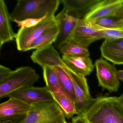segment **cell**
I'll return each mask as SVG.
<instances>
[{
    "label": "cell",
    "instance_id": "1f68e13d",
    "mask_svg": "<svg viewBox=\"0 0 123 123\" xmlns=\"http://www.w3.org/2000/svg\"><path fill=\"white\" fill-rule=\"evenodd\" d=\"M123 28V27H122V28Z\"/></svg>",
    "mask_w": 123,
    "mask_h": 123
},
{
    "label": "cell",
    "instance_id": "4fadbf2b",
    "mask_svg": "<svg viewBox=\"0 0 123 123\" xmlns=\"http://www.w3.org/2000/svg\"><path fill=\"white\" fill-rule=\"evenodd\" d=\"M100 49L103 58L114 64L123 65V38L105 39Z\"/></svg>",
    "mask_w": 123,
    "mask_h": 123
},
{
    "label": "cell",
    "instance_id": "8992f818",
    "mask_svg": "<svg viewBox=\"0 0 123 123\" xmlns=\"http://www.w3.org/2000/svg\"><path fill=\"white\" fill-rule=\"evenodd\" d=\"M64 70L69 75L73 85L75 95L76 114L82 115L90 108L95 98L91 95L85 77L80 75L68 69Z\"/></svg>",
    "mask_w": 123,
    "mask_h": 123
},
{
    "label": "cell",
    "instance_id": "e0dca14e",
    "mask_svg": "<svg viewBox=\"0 0 123 123\" xmlns=\"http://www.w3.org/2000/svg\"><path fill=\"white\" fill-rule=\"evenodd\" d=\"M97 0H62L63 10L68 15L78 19L82 18Z\"/></svg>",
    "mask_w": 123,
    "mask_h": 123
},
{
    "label": "cell",
    "instance_id": "83f0119b",
    "mask_svg": "<svg viewBox=\"0 0 123 123\" xmlns=\"http://www.w3.org/2000/svg\"><path fill=\"white\" fill-rule=\"evenodd\" d=\"M114 17L119 18H123V0L121 6L117 12Z\"/></svg>",
    "mask_w": 123,
    "mask_h": 123
},
{
    "label": "cell",
    "instance_id": "d6986e66",
    "mask_svg": "<svg viewBox=\"0 0 123 123\" xmlns=\"http://www.w3.org/2000/svg\"><path fill=\"white\" fill-rule=\"evenodd\" d=\"M58 49L62 55L73 56H89L88 48L79 44L72 38L64 42L59 46Z\"/></svg>",
    "mask_w": 123,
    "mask_h": 123
},
{
    "label": "cell",
    "instance_id": "d4e9b609",
    "mask_svg": "<svg viewBox=\"0 0 123 123\" xmlns=\"http://www.w3.org/2000/svg\"><path fill=\"white\" fill-rule=\"evenodd\" d=\"M27 115L0 117V123H21Z\"/></svg>",
    "mask_w": 123,
    "mask_h": 123
},
{
    "label": "cell",
    "instance_id": "ba28073f",
    "mask_svg": "<svg viewBox=\"0 0 123 123\" xmlns=\"http://www.w3.org/2000/svg\"><path fill=\"white\" fill-rule=\"evenodd\" d=\"M123 0H97L86 13L83 19L93 23L105 17H114Z\"/></svg>",
    "mask_w": 123,
    "mask_h": 123
},
{
    "label": "cell",
    "instance_id": "ffe728a7",
    "mask_svg": "<svg viewBox=\"0 0 123 123\" xmlns=\"http://www.w3.org/2000/svg\"><path fill=\"white\" fill-rule=\"evenodd\" d=\"M55 101L60 106L66 117L70 119L76 114L75 102L67 93L52 94Z\"/></svg>",
    "mask_w": 123,
    "mask_h": 123
},
{
    "label": "cell",
    "instance_id": "4316f807",
    "mask_svg": "<svg viewBox=\"0 0 123 123\" xmlns=\"http://www.w3.org/2000/svg\"><path fill=\"white\" fill-rule=\"evenodd\" d=\"M70 123H87L81 115H77L71 119Z\"/></svg>",
    "mask_w": 123,
    "mask_h": 123
},
{
    "label": "cell",
    "instance_id": "30bf717a",
    "mask_svg": "<svg viewBox=\"0 0 123 123\" xmlns=\"http://www.w3.org/2000/svg\"><path fill=\"white\" fill-rule=\"evenodd\" d=\"M31 58L34 63L38 65L42 69L60 67L63 69H68L52 44L36 49L31 54Z\"/></svg>",
    "mask_w": 123,
    "mask_h": 123
},
{
    "label": "cell",
    "instance_id": "484cf974",
    "mask_svg": "<svg viewBox=\"0 0 123 123\" xmlns=\"http://www.w3.org/2000/svg\"><path fill=\"white\" fill-rule=\"evenodd\" d=\"M13 71L3 65H0V83L7 80L12 73Z\"/></svg>",
    "mask_w": 123,
    "mask_h": 123
},
{
    "label": "cell",
    "instance_id": "4dcf8cb0",
    "mask_svg": "<svg viewBox=\"0 0 123 123\" xmlns=\"http://www.w3.org/2000/svg\"><path fill=\"white\" fill-rule=\"evenodd\" d=\"M118 98L120 100V101L123 104V93L119 97H118Z\"/></svg>",
    "mask_w": 123,
    "mask_h": 123
},
{
    "label": "cell",
    "instance_id": "3957f363",
    "mask_svg": "<svg viewBox=\"0 0 123 123\" xmlns=\"http://www.w3.org/2000/svg\"><path fill=\"white\" fill-rule=\"evenodd\" d=\"M39 78V75L31 67L17 68L7 80L0 83V99L8 97L18 90L33 86Z\"/></svg>",
    "mask_w": 123,
    "mask_h": 123
},
{
    "label": "cell",
    "instance_id": "f1b7e54d",
    "mask_svg": "<svg viewBox=\"0 0 123 123\" xmlns=\"http://www.w3.org/2000/svg\"><path fill=\"white\" fill-rule=\"evenodd\" d=\"M117 75L119 80L123 82V70H118Z\"/></svg>",
    "mask_w": 123,
    "mask_h": 123
},
{
    "label": "cell",
    "instance_id": "7402d4cb",
    "mask_svg": "<svg viewBox=\"0 0 123 123\" xmlns=\"http://www.w3.org/2000/svg\"><path fill=\"white\" fill-rule=\"evenodd\" d=\"M53 68L56 73L59 81L62 86L75 102V95L73 85L69 75L66 71L62 68L56 67Z\"/></svg>",
    "mask_w": 123,
    "mask_h": 123
},
{
    "label": "cell",
    "instance_id": "cb8c5ba5",
    "mask_svg": "<svg viewBox=\"0 0 123 123\" xmlns=\"http://www.w3.org/2000/svg\"><path fill=\"white\" fill-rule=\"evenodd\" d=\"M95 25L98 30L101 31L105 40L123 38V28L106 29L101 28Z\"/></svg>",
    "mask_w": 123,
    "mask_h": 123
},
{
    "label": "cell",
    "instance_id": "44dd1931",
    "mask_svg": "<svg viewBox=\"0 0 123 123\" xmlns=\"http://www.w3.org/2000/svg\"><path fill=\"white\" fill-rule=\"evenodd\" d=\"M43 75L46 86L51 94L67 93L60 84L53 68H43Z\"/></svg>",
    "mask_w": 123,
    "mask_h": 123
},
{
    "label": "cell",
    "instance_id": "5bb4252c",
    "mask_svg": "<svg viewBox=\"0 0 123 123\" xmlns=\"http://www.w3.org/2000/svg\"><path fill=\"white\" fill-rule=\"evenodd\" d=\"M62 58L68 69L84 77L90 75L95 67L89 56H73L63 55Z\"/></svg>",
    "mask_w": 123,
    "mask_h": 123
},
{
    "label": "cell",
    "instance_id": "603a6c76",
    "mask_svg": "<svg viewBox=\"0 0 123 123\" xmlns=\"http://www.w3.org/2000/svg\"><path fill=\"white\" fill-rule=\"evenodd\" d=\"M92 23L103 28L116 29L123 27V18L115 17H105L98 19Z\"/></svg>",
    "mask_w": 123,
    "mask_h": 123
},
{
    "label": "cell",
    "instance_id": "52a82bcc",
    "mask_svg": "<svg viewBox=\"0 0 123 123\" xmlns=\"http://www.w3.org/2000/svg\"><path fill=\"white\" fill-rule=\"evenodd\" d=\"M95 67L98 82V86L110 93L118 91L120 83L117 77L118 70L113 64H110L103 58L95 62Z\"/></svg>",
    "mask_w": 123,
    "mask_h": 123
},
{
    "label": "cell",
    "instance_id": "8fae6325",
    "mask_svg": "<svg viewBox=\"0 0 123 123\" xmlns=\"http://www.w3.org/2000/svg\"><path fill=\"white\" fill-rule=\"evenodd\" d=\"M8 97L15 98L30 104L55 101L46 86H30L20 89L11 93Z\"/></svg>",
    "mask_w": 123,
    "mask_h": 123
},
{
    "label": "cell",
    "instance_id": "9c48e42d",
    "mask_svg": "<svg viewBox=\"0 0 123 123\" xmlns=\"http://www.w3.org/2000/svg\"><path fill=\"white\" fill-rule=\"evenodd\" d=\"M71 38L88 48L91 43L104 39V37L101 31L93 23L81 18L79 19Z\"/></svg>",
    "mask_w": 123,
    "mask_h": 123
},
{
    "label": "cell",
    "instance_id": "f546056e",
    "mask_svg": "<svg viewBox=\"0 0 123 123\" xmlns=\"http://www.w3.org/2000/svg\"><path fill=\"white\" fill-rule=\"evenodd\" d=\"M57 123H68L66 121V118H64L62 119V120H61L60 121L58 122Z\"/></svg>",
    "mask_w": 123,
    "mask_h": 123
},
{
    "label": "cell",
    "instance_id": "5b68a950",
    "mask_svg": "<svg viewBox=\"0 0 123 123\" xmlns=\"http://www.w3.org/2000/svg\"><path fill=\"white\" fill-rule=\"evenodd\" d=\"M57 23L55 16H48L36 25L29 27H21L16 33L17 49L25 52L30 50L32 42L45 30Z\"/></svg>",
    "mask_w": 123,
    "mask_h": 123
},
{
    "label": "cell",
    "instance_id": "ac0fdd59",
    "mask_svg": "<svg viewBox=\"0 0 123 123\" xmlns=\"http://www.w3.org/2000/svg\"><path fill=\"white\" fill-rule=\"evenodd\" d=\"M60 31L58 22L56 24L45 30L32 42L30 50L38 49L52 44L56 40Z\"/></svg>",
    "mask_w": 123,
    "mask_h": 123
},
{
    "label": "cell",
    "instance_id": "6da1fadb",
    "mask_svg": "<svg viewBox=\"0 0 123 123\" xmlns=\"http://www.w3.org/2000/svg\"><path fill=\"white\" fill-rule=\"evenodd\" d=\"M80 115L87 123H123V104L118 97L100 96Z\"/></svg>",
    "mask_w": 123,
    "mask_h": 123
},
{
    "label": "cell",
    "instance_id": "9a60e30c",
    "mask_svg": "<svg viewBox=\"0 0 123 123\" xmlns=\"http://www.w3.org/2000/svg\"><path fill=\"white\" fill-rule=\"evenodd\" d=\"M10 14L3 0H0V49L7 42L16 38V33L13 31L11 23Z\"/></svg>",
    "mask_w": 123,
    "mask_h": 123
},
{
    "label": "cell",
    "instance_id": "7a4b0ae2",
    "mask_svg": "<svg viewBox=\"0 0 123 123\" xmlns=\"http://www.w3.org/2000/svg\"><path fill=\"white\" fill-rule=\"evenodd\" d=\"M61 2L60 0H18L10 14L11 20L42 19L55 15Z\"/></svg>",
    "mask_w": 123,
    "mask_h": 123
},
{
    "label": "cell",
    "instance_id": "7c38bea8",
    "mask_svg": "<svg viewBox=\"0 0 123 123\" xmlns=\"http://www.w3.org/2000/svg\"><path fill=\"white\" fill-rule=\"evenodd\" d=\"M55 17L59 25L60 31L54 43L55 47L58 49L63 42L72 38L79 19L69 15L63 10Z\"/></svg>",
    "mask_w": 123,
    "mask_h": 123
},
{
    "label": "cell",
    "instance_id": "277c9868",
    "mask_svg": "<svg viewBox=\"0 0 123 123\" xmlns=\"http://www.w3.org/2000/svg\"><path fill=\"white\" fill-rule=\"evenodd\" d=\"M29 113L21 123H57L66 118L55 101L31 104Z\"/></svg>",
    "mask_w": 123,
    "mask_h": 123
},
{
    "label": "cell",
    "instance_id": "d6a6232c",
    "mask_svg": "<svg viewBox=\"0 0 123 123\" xmlns=\"http://www.w3.org/2000/svg\"></svg>",
    "mask_w": 123,
    "mask_h": 123
},
{
    "label": "cell",
    "instance_id": "2e32d148",
    "mask_svg": "<svg viewBox=\"0 0 123 123\" xmlns=\"http://www.w3.org/2000/svg\"><path fill=\"white\" fill-rule=\"evenodd\" d=\"M31 104L15 98H10L0 104V117L27 115L31 108Z\"/></svg>",
    "mask_w": 123,
    "mask_h": 123
}]
</instances>
